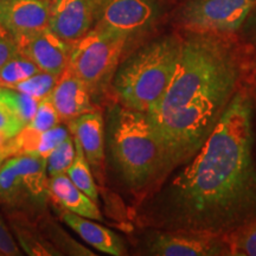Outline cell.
Instances as JSON below:
<instances>
[{"mask_svg": "<svg viewBox=\"0 0 256 256\" xmlns=\"http://www.w3.org/2000/svg\"><path fill=\"white\" fill-rule=\"evenodd\" d=\"M106 130L112 166L130 190L142 191L165 178L162 146L146 113L110 106Z\"/></svg>", "mask_w": 256, "mask_h": 256, "instance_id": "3957f363", "label": "cell"}, {"mask_svg": "<svg viewBox=\"0 0 256 256\" xmlns=\"http://www.w3.org/2000/svg\"><path fill=\"white\" fill-rule=\"evenodd\" d=\"M18 174L20 176L31 200L44 203L49 194L46 158L34 153H19L11 156Z\"/></svg>", "mask_w": 256, "mask_h": 256, "instance_id": "e0dca14e", "label": "cell"}, {"mask_svg": "<svg viewBox=\"0 0 256 256\" xmlns=\"http://www.w3.org/2000/svg\"><path fill=\"white\" fill-rule=\"evenodd\" d=\"M50 98L62 121L69 122L80 115L95 110L88 87L69 68L60 75Z\"/></svg>", "mask_w": 256, "mask_h": 256, "instance_id": "4fadbf2b", "label": "cell"}, {"mask_svg": "<svg viewBox=\"0 0 256 256\" xmlns=\"http://www.w3.org/2000/svg\"><path fill=\"white\" fill-rule=\"evenodd\" d=\"M159 16L156 0H100L94 6L95 26L128 40L150 30Z\"/></svg>", "mask_w": 256, "mask_h": 256, "instance_id": "ba28073f", "label": "cell"}, {"mask_svg": "<svg viewBox=\"0 0 256 256\" xmlns=\"http://www.w3.org/2000/svg\"><path fill=\"white\" fill-rule=\"evenodd\" d=\"M0 254L11 256L22 255L20 248L17 246L14 236L2 218H0Z\"/></svg>", "mask_w": 256, "mask_h": 256, "instance_id": "f1b7e54d", "label": "cell"}, {"mask_svg": "<svg viewBox=\"0 0 256 256\" xmlns=\"http://www.w3.org/2000/svg\"><path fill=\"white\" fill-rule=\"evenodd\" d=\"M243 72L241 54L228 36L188 32L174 78L147 118L153 122L197 98L234 96Z\"/></svg>", "mask_w": 256, "mask_h": 256, "instance_id": "7a4b0ae2", "label": "cell"}, {"mask_svg": "<svg viewBox=\"0 0 256 256\" xmlns=\"http://www.w3.org/2000/svg\"><path fill=\"white\" fill-rule=\"evenodd\" d=\"M69 128L80 144L90 168L101 178L104 162V122L100 112H89L69 121Z\"/></svg>", "mask_w": 256, "mask_h": 256, "instance_id": "5bb4252c", "label": "cell"}, {"mask_svg": "<svg viewBox=\"0 0 256 256\" xmlns=\"http://www.w3.org/2000/svg\"><path fill=\"white\" fill-rule=\"evenodd\" d=\"M248 34L252 38V43L256 46V8L252 10V12L248 17Z\"/></svg>", "mask_w": 256, "mask_h": 256, "instance_id": "4dcf8cb0", "label": "cell"}, {"mask_svg": "<svg viewBox=\"0 0 256 256\" xmlns=\"http://www.w3.org/2000/svg\"><path fill=\"white\" fill-rule=\"evenodd\" d=\"M94 6L89 0H50L49 28L72 44L94 24Z\"/></svg>", "mask_w": 256, "mask_h": 256, "instance_id": "7c38bea8", "label": "cell"}, {"mask_svg": "<svg viewBox=\"0 0 256 256\" xmlns=\"http://www.w3.org/2000/svg\"><path fill=\"white\" fill-rule=\"evenodd\" d=\"M232 98L228 95L197 98L162 119L150 121L162 150L165 177L200 151Z\"/></svg>", "mask_w": 256, "mask_h": 256, "instance_id": "5b68a950", "label": "cell"}, {"mask_svg": "<svg viewBox=\"0 0 256 256\" xmlns=\"http://www.w3.org/2000/svg\"><path fill=\"white\" fill-rule=\"evenodd\" d=\"M144 254L156 256L229 255L224 238L177 230H154L144 238Z\"/></svg>", "mask_w": 256, "mask_h": 256, "instance_id": "9c48e42d", "label": "cell"}, {"mask_svg": "<svg viewBox=\"0 0 256 256\" xmlns=\"http://www.w3.org/2000/svg\"><path fill=\"white\" fill-rule=\"evenodd\" d=\"M254 92V98H255V100H256V86H255V88H254V92Z\"/></svg>", "mask_w": 256, "mask_h": 256, "instance_id": "d6a6232c", "label": "cell"}, {"mask_svg": "<svg viewBox=\"0 0 256 256\" xmlns=\"http://www.w3.org/2000/svg\"><path fill=\"white\" fill-rule=\"evenodd\" d=\"M49 194L57 203L70 212L78 214L80 216L102 222L104 217L90 197L70 180L66 174H57L49 179Z\"/></svg>", "mask_w": 256, "mask_h": 256, "instance_id": "2e32d148", "label": "cell"}, {"mask_svg": "<svg viewBox=\"0 0 256 256\" xmlns=\"http://www.w3.org/2000/svg\"><path fill=\"white\" fill-rule=\"evenodd\" d=\"M31 200L20 176L11 158L0 168V202L11 206H19Z\"/></svg>", "mask_w": 256, "mask_h": 256, "instance_id": "d6986e66", "label": "cell"}, {"mask_svg": "<svg viewBox=\"0 0 256 256\" xmlns=\"http://www.w3.org/2000/svg\"><path fill=\"white\" fill-rule=\"evenodd\" d=\"M14 40L19 52L34 60L42 72L60 75L68 68L72 44L63 40L49 28Z\"/></svg>", "mask_w": 256, "mask_h": 256, "instance_id": "30bf717a", "label": "cell"}, {"mask_svg": "<svg viewBox=\"0 0 256 256\" xmlns=\"http://www.w3.org/2000/svg\"><path fill=\"white\" fill-rule=\"evenodd\" d=\"M16 156V150L12 142H10L8 145L0 147V168H2V164L8 159V156Z\"/></svg>", "mask_w": 256, "mask_h": 256, "instance_id": "f546056e", "label": "cell"}, {"mask_svg": "<svg viewBox=\"0 0 256 256\" xmlns=\"http://www.w3.org/2000/svg\"><path fill=\"white\" fill-rule=\"evenodd\" d=\"M18 54L19 49L14 36L0 25V68Z\"/></svg>", "mask_w": 256, "mask_h": 256, "instance_id": "83f0119b", "label": "cell"}, {"mask_svg": "<svg viewBox=\"0 0 256 256\" xmlns=\"http://www.w3.org/2000/svg\"><path fill=\"white\" fill-rule=\"evenodd\" d=\"M58 78L60 75H54V74L42 72L40 70V72L30 76L28 78L8 88L24 92V94L30 95L36 100L40 101L42 98H46L48 95L51 94Z\"/></svg>", "mask_w": 256, "mask_h": 256, "instance_id": "cb8c5ba5", "label": "cell"}, {"mask_svg": "<svg viewBox=\"0 0 256 256\" xmlns=\"http://www.w3.org/2000/svg\"><path fill=\"white\" fill-rule=\"evenodd\" d=\"M74 142H75V158H74L72 165L66 171V174L80 190H82L95 203H98V185L95 184L94 178H92L90 165H89L80 144L76 140H74Z\"/></svg>", "mask_w": 256, "mask_h": 256, "instance_id": "ffe728a7", "label": "cell"}, {"mask_svg": "<svg viewBox=\"0 0 256 256\" xmlns=\"http://www.w3.org/2000/svg\"><path fill=\"white\" fill-rule=\"evenodd\" d=\"M182 42L178 34L159 37L119 64L112 87L121 104L147 113L159 101L174 75Z\"/></svg>", "mask_w": 256, "mask_h": 256, "instance_id": "277c9868", "label": "cell"}, {"mask_svg": "<svg viewBox=\"0 0 256 256\" xmlns=\"http://www.w3.org/2000/svg\"><path fill=\"white\" fill-rule=\"evenodd\" d=\"M254 110V92L241 86L200 151L147 203V222L222 238L255 222Z\"/></svg>", "mask_w": 256, "mask_h": 256, "instance_id": "6da1fadb", "label": "cell"}, {"mask_svg": "<svg viewBox=\"0 0 256 256\" xmlns=\"http://www.w3.org/2000/svg\"><path fill=\"white\" fill-rule=\"evenodd\" d=\"M255 8L256 0H186L178 20L188 32L229 36L242 28Z\"/></svg>", "mask_w": 256, "mask_h": 256, "instance_id": "52a82bcc", "label": "cell"}, {"mask_svg": "<svg viewBox=\"0 0 256 256\" xmlns=\"http://www.w3.org/2000/svg\"><path fill=\"white\" fill-rule=\"evenodd\" d=\"M128 40L94 26L72 43L68 68L86 83L92 96L102 95L112 84Z\"/></svg>", "mask_w": 256, "mask_h": 256, "instance_id": "8992f818", "label": "cell"}, {"mask_svg": "<svg viewBox=\"0 0 256 256\" xmlns=\"http://www.w3.org/2000/svg\"><path fill=\"white\" fill-rule=\"evenodd\" d=\"M60 120V115L57 113L55 104L51 100L50 95H48L46 98H42L40 101L36 114H34L31 122L26 124V127L34 130V132L42 133L57 126Z\"/></svg>", "mask_w": 256, "mask_h": 256, "instance_id": "4316f807", "label": "cell"}, {"mask_svg": "<svg viewBox=\"0 0 256 256\" xmlns=\"http://www.w3.org/2000/svg\"><path fill=\"white\" fill-rule=\"evenodd\" d=\"M0 255H2V254H0Z\"/></svg>", "mask_w": 256, "mask_h": 256, "instance_id": "836d02e7", "label": "cell"}, {"mask_svg": "<svg viewBox=\"0 0 256 256\" xmlns=\"http://www.w3.org/2000/svg\"><path fill=\"white\" fill-rule=\"evenodd\" d=\"M68 136L69 130L60 124H57L42 133L28 130L24 133L22 146H23L24 153H34V154L48 158V156Z\"/></svg>", "mask_w": 256, "mask_h": 256, "instance_id": "ac0fdd59", "label": "cell"}, {"mask_svg": "<svg viewBox=\"0 0 256 256\" xmlns=\"http://www.w3.org/2000/svg\"><path fill=\"white\" fill-rule=\"evenodd\" d=\"M89 2H92V6H95L96 4H98V2H100V0H89Z\"/></svg>", "mask_w": 256, "mask_h": 256, "instance_id": "1f68e13d", "label": "cell"}, {"mask_svg": "<svg viewBox=\"0 0 256 256\" xmlns=\"http://www.w3.org/2000/svg\"><path fill=\"white\" fill-rule=\"evenodd\" d=\"M50 0H0V25L14 38L49 28Z\"/></svg>", "mask_w": 256, "mask_h": 256, "instance_id": "8fae6325", "label": "cell"}, {"mask_svg": "<svg viewBox=\"0 0 256 256\" xmlns=\"http://www.w3.org/2000/svg\"><path fill=\"white\" fill-rule=\"evenodd\" d=\"M229 256H256V220L224 236Z\"/></svg>", "mask_w": 256, "mask_h": 256, "instance_id": "7402d4cb", "label": "cell"}, {"mask_svg": "<svg viewBox=\"0 0 256 256\" xmlns=\"http://www.w3.org/2000/svg\"><path fill=\"white\" fill-rule=\"evenodd\" d=\"M38 72L37 64L19 52L0 68V87H12Z\"/></svg>", "mask_w": 256, "mask_h": 256, "instance_id": "44dd1931", "label": "cell"}, {"mask_svg": "<svg viewBox=\"0 0 256 256\" xmlns=\"http://www.w3.org/2000/svg\"><path fill=\"white\" fill-rule=\"evenodd\" d=\"M60 218L70 229H72L83 241L98 252L108 255L121 256L127 254L126 243L113 230L106 228L95 220L80 216L78 214L64 211Z\"/></svg>", "mask_w": 256, "mask_h": 256, "instance_id": "9a60e30c", "label": "cell"}, {"mask_svg": "<svg viewBox=\"0 0 256 256\" xmlns=\"http://www.w3.org/2000/svg\"><path fill=\"white\" fill-rule=\"evenodd\" d=\"M25 126L0 87V147L12 142Z\"/></svg>", "mask_w": 256, "mask_h": 256, "instance_id": "603a6c76", "label": "cell"}, {"mask_svg": "<svg viewBox=\"0 0 256 256\" xmlns=\"http://www.w3.org/2000/svg\"><path fill=\"white\" fill-rule=\"evenodd\" d=\"M74 158H75V142L69 136L48 156L46 171L49 178L66 174Z\"/></svg>", "mask_w": 256, "mask_h": 256, "instance_id": "d4e9b609", "label": "cell"}, {"mask_svg": "<svg viewBox=\"0 0 256 256\" xmlns=\"http://www.w3.org/2000/svg\"><path fill=\"white\" fill-rule=\"evenodd\" d=\"M14 232L17 235L18 242L20 247L24 249L25 252L28 255H60L52 244L46 242L40 234L34 232L28 228H22V226H14Z\"/></svg>", "mask_w": 256, "mask_h": 256, "instance_id": "484cf974", "label": "cell"}]
</instances>
